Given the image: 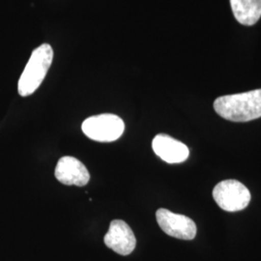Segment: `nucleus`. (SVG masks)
Here are the masks:
<instances>
[{
  "mask_svg": "<svg viewBox=\"0 0 261 261\" xmlns=\"http://www.w3.org/2000/svg\"><path fill=\"white\" fill-rule=\"evenodd\" d=\"M215 112L226 120L252 121L261 117V89L232 94L215 100Z\"/></svg>",
  "mask_w": 261,
  "mask_h": 261,
  "instance_id": "nucleus-1",
  "label": "nucleus"
},
{
  "mask_svg": "<svg viewBox=\"0 0 261 261\" xmlns=\"http://www.w3.org/2000/svg\"><path fill=\"white\" fill-rule=\"evenodd\" d=\"M53 59L54 49L48 44H43L32 51L19 77L18 91L20 96L28 97L37 90L47 75Z\"/></svg>",
  "mask_w": 261,
  "mask_h": 261,
  "instance_id": "nucleus-2",
  "label": "nucleus"
},
{
  "mask_svg": "<svg viewBox=\"0 0 261 261\" xmlns=\"http://www.w3.org/2000/svg\"><path fill=\"white\" fill-rule=\"evenodd\" d=\"M82 129L84 135L91 140L99 142H112L123 135L125 124L119 116L103 113L85 119Z\"/></svg>",
  "mask_w": 261,
  "mask_h": 261,
  "instance_id": "nucleus-3",
  "label": "nucleus"
},
{
  "mask_svg": "<svg viewBox=\"0 0 261 261\" xmlns=\"http://www.w3.org/2000/svg\"><path fill=\"white\" fill-rule=\"evenodd\" d=\"M213 197L217 204L224 211H241L249 205L251 193L248 188L237 180H224L213 190Z\"/></svg>",
  "mask_w": 261,
  "mask_h": 261,
  "instance_id": "nucleus-4",
  "label": "nucleus"
},
{
  "mask_svg": "<svg viewBox=\"0 0 261 261\" xmlns=\"http://www.w3.org/2000/svg\"><path fill=\"white\" fill-rule=\"evenodd\" d=\"M156 219L162 230L169 236L182 240H193L196 237L195 222L184 215L175 214L161 208L156 212Z\"/></svg>",
  "mask_w": 261,
  "mask_h": 261,
  "instance_id": "nucleus-5",
  "label": "nucleus"
},
{
  "mask_svg": "<svg viewBox=\"0 0 261 261\" xmlns=\"http://www.w3.org/2000/svg\"><path fill=\"white\" fill-rule=\"evenodd\" d=\"M103 242L113 252L128 255L135 250L137 239L128 224L122 220H114L111 223Z\"/></svg>",
  "mask_w": 261,
  "mask_h": 261,
  "instance_id": "nucleus-6",
  "label": "nucleus"
},
{
  "mask_svg": "<svg viewBox=\"0 0 261 261\" xmlns=\"http://www.w3.org/2000/svg\"><path fill=\"white\" fill-rule=\"evenodd\" d=\"M56 177L64 185L85 186L90 179L88 169L77 159L70 156L62 157L56 165Z\"/></svg>",
  "mask_w": 261,
  "mask_h": 261,
  "instance_id": "nucleus-7",
  "label": "nucleus"
},
{
  "mask_svg": "<svg viewBox=\"0 0 261 261\" xmlns=\"http://www.w3.org/2000/svg\"><path fill=\"white\" fill-rule=\"evenodd\" d=\"M152 148L156 155L168 164L185 162L190 151L186 145L165 134L157 135L152 141Z\"/></svg>",
  "mask_w": 261,
  "mask_h": 261,
  "instance_id": "nucleus-8",
  "label": "nucleus"
},
{
  "mask_svg": "<svg viewBox=\"0 0 261 261\" xmlns=\"http://www.w3.org/2000/svg\"><path fill=\"white\" fill-rule=\"evenodd\" d=\"M236 20L243 25H253L261 17V0H229Z\"/></svg>",
  "mask_w": 261,
  "mask_h": 261,
  "instance_id": "nucleus-9",
  "label": "nucleus"
}]
</instances>
